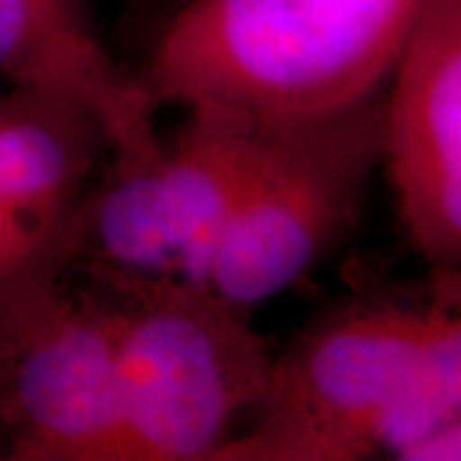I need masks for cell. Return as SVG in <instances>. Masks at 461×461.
I'll return each mask as SVG.
<instances>
[{"label":"cell","mask_w":461,"mask_h":461,"mask_svg":"<svg viewBox=\"0 0 461 461\" xmlns=\"http://www.w3.org/2000/svg\"><path fill=\"white\" fill-rule=\"evenodd\" d=\"M0 461H5V441H3V433H0Z\"/></svg>","instance_id":"obj_10"},{"label":"cell","mask_w":461,"mask_h":461,"mask_svg":"<svg viewBox=\"0 0 461 461\" xmlns=\"http://www.w3.org/2000/svg\"><path fill=\"white\" fill-rule=\"evenodd\" d=\"M67 272L69 259L32 229L0 172V305L29 290L59 282Z\"/></svg>","instance_id":"obj_9"},{"label":"cell","mask_w":461,"mask_h":461,"mask_svg":"<svg viewBox=\"0 0 461 461\" xmlns=\"http://www.w3.org/2000/svg\"><path fill=\"white\" fill-rule=\"evenodd\" d=\"M379 165L430 269L461 264V0H426L387 77Z\"/></svg>","instance_id":"obj_7"},{"label":"cell","mask_w":461,"mask_h":461,"mask_svg":"<svg viewBox=\"0 0 461 461\" xmlns=\"http://www.w3.org/2000/svg\"><path fill=\"white\" fill-rule=\"evenodd\" d=\"M5 461H115L111 336L69 275L0 305Z\"/></svg>","instance_id":"obj_6"},{"label":"cell","mask_w":461,"mask_h":461,"mask_svg":"<svg viewBox=\"0 0 461 461\" xmlns=\"http://www.w3.org/2000/svg\"><path fill=\"white\" fill-rule=\"evenodd\" d=\"M426 0H187L136 80L151 103L257 123L329 113L390 77Z\"/></svg>","instance_id":"obj_2"},{"label":"cell","mask_w":461,"mask_h":461,"mask_svg":"<svg viewBox=\"0 0 461 461\" xmlns=\"http://www.w3.org/2000/svg\"><path fill=\"white\" fill-rule=\"evenodd\" d=\"M382 90L339 111L264 123L205 285L254 311L300 282L362 213L379 165Z\"/></svg>","instance_id":"obj_4"},{"label":"cell","mask_w":461,"mask_h":461,"mask_svg":"<svg viewBox=\"0 0 461 461\" xmlns=\"http://www.w3.org/2000/svg\"><path fill=\"white\" fill-rule=\"evenodd\" d=\"M111 336L115 461H211L254 415L275 351L200 282L75 267Z\"/></svg>","instance_id":"obj_3"},{"label":"cell","mask_w":461,"mask_h":461,"mask_svg":"<svg viewBox=\"0 0 461 461\" xmlns=\"http://www.w3.org/2000/svg\"><path fill=\"white\" fill-rule=\"evenodd\" d=\"M0 83L85 103L105 129L108 154L159 139L157 105L105 50L87 0H0Z\"/></svg>","instance_id":"obj_8"},{"label":"cell","mask_w":461,"mask_h":461,"mask_svg":"<svg viewBox=\"0 0 461 461\" xmlns=\"http://www.w3.org/2000/svg\"><path fill=\"white\" fill-rule=\"evenodd\" d=\"M459 269L351 297L272 357L249 426L211 461H448L461 454Z\"/></svg>","instance_id":"obj_1"},{"label":"cell","mask_w":461,"mask_h":461,"mask_svg":"<svg viewBox=\"0 0 461 461\" xmlns=\"http://www.w3.org/2000/svg\"><path fill=\"white\" fill-rule=\"evenodd\" d=\"M177 131L133 154H108L85 198L72 267L205 285L230 205L254 165L264 123L187 108Z\"/></svg>","instance_id":"obj_5"}]
</instances>
